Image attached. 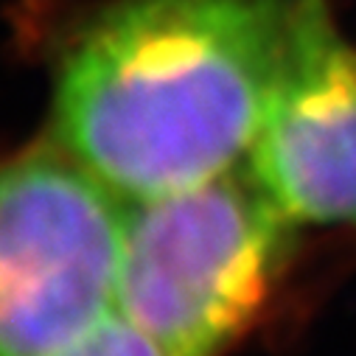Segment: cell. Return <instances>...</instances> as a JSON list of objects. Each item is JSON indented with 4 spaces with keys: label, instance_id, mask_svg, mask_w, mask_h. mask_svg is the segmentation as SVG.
I'll return each instance as SVG.
<instances>
[{
    "label": "cell",
    "instance_id": "277c9868",
    "mask_svg": "<svg viewBox=\"0 0 356 356\" xmlns=\"http://www.w3.org/2000/svg\"><path fill=\"white\" fill-rule=\"evenodd\" d=\"M244 163L295 225H356V42L328 0H306Z\"/></svg>",
    "mask_w": 356,
    "mask_h": 356
},
{
    "label": "cell",
    "instance_id": "6da1fadb",
    "mask_svg": "<svg viewBox=\"0 0 356 356\" xmlns=\"http://www.w3.org/2000/svg\"><path fill=\"white\" fill-rule=\"evenodd\" d=\"M306 0H118L59 67L56 146L127 202L241 165Z\"/></svg>",
    "mask_w": 356,
    "mask_h": 356
},
{
    "label": "cell",
    "instance_id": "7a4b0ae2",
    "mask_svg": "<svg viewBox=\"0 0 356 356\" xmlns=\"http://www.w3.org/2000/svg\"><path fill=\"white\" fill-rule=\"evenodd\" d=\"M295 227L247 163L127 202L115 314L165 356H219L270 303Z\"/></svg>",
    "mask_w": 356,
    "mask_h": 356
},
{
    "label": "cell",
    "instance_id": "5b68a950",
    "mask_svg": "<svg viewBox=\"0 0 356 356\" xmlns=\"http://www.w3.org/2000/svg\"><path fill=\"white\" fill-rule=\"evenodd\" d=\"M67 356H165V353L149 337H143L138 328H132L115 314Z\"/></svg>",
    "mask_w": 356,
    "mask_h": 356
},
{
    "label": "cell",
    "instance_id": "3957f363",
    "mask_svg": "<svg viewBox=\"0 0 356 356\" xmlns=\"http://www.w3.org/2000/svg\"><path fill=\"white\" fill-rule=\"evenodd\" d=\"M124 219L59 146L0 165V356H67L115 317Z\"/></svg>",
    "mask_w": 356,
    "mask_h": 356
}]
</instances>
